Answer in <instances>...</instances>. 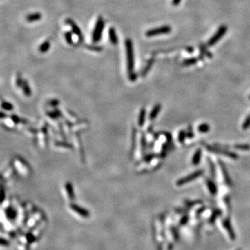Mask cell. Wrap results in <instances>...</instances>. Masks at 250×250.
Wrapping results in <instances>:
<instances>
[{
    "instance_id": "obj_1",
    "label": "cell",
    "mask_w": 250,
    "mask_h": 250,
    "mask_svg": "<svg viewBox=\"0 0 250 250\" xmlns=\"http://www.w3.org/2000/svg\"><path fill=\"white\" fill-rule=\"evenodd\" d=\"M125 52H126V66L128 74V78L132 81L136 79V75L134 72L135 59L134 51H133V42L130 38H126L125 40Z\"/></svg>"
},
{
    "instance_id": "obj_2",
    "label": "cell",
    "mask_w": 250,
    "mask_h": 250,
    "mask_svg": "<svg viewBox=\"0 0 250 250\" xmlns=\"http://www.w3.org/2000/svg\"><path fill=\"white\" fill-rule=\"evenodd\" d=\"M104 25L105 23L104 19L102 16H99L97 20L95 26L92 33V41L93 43H97L101 40Z\"/></svg>"
},
{
    "instance_id": "obj_3",
    "label": "cell",
    "mask_w": 250,
    "mask_h": 250,
    "mask_svg": "<svg viewBox=\"0 0 250 250\" xmlns=\"http://www.w3.org/2000/svg\"><path fill=\"white\" fill-rule=\"evenodd\" d=\"M171 31V28L170 26H163L155 29H149L145 33L147 37H153L159 36V35L168 34Z\"/></svg>"
},
{
    "instance_id": "obj_4",
    "label": "cell",
    "mask_w": 250,
    "mask_h": 250,
    "mask_svg": "<svg viewBox=\"0 0 250 250\" xmlns=\"http://www.w3.org/2000/svg\"><path fill=\"white\" fill-rule=\"evenodd\" d=\"M66 23L71 27L72 31H73V33H75L76 36L78 37L79 43H82L84 41V36H83L81 30L80 29L79 26L76 24L75 21L72 20L71 18H67L66 20Z\"/></svg>"
},
{
    "instance_id": "obj_5",
    "label": "cell",
    "mask_w": 250,
    "mask_h": 250,
    "mask_svg": "<svg viewBox=\"0 0 250 250\" xmlns=\"http://www.w3.org/2000/svg\"><path fill=\"white\" fill-rule=\"evenodd\" d=\"M203 174H204V170H199L198 171L193 172V173L191 174V175L187 176V177L179 179V180L177 182V185L179 186H183V185L186 184L187 183L190 182V181H192L195 180V179H198L199 177H201V176L203 175Z\"/></svg>"
},
{
    "instance_id": "obj_6",
    "label": "cell",
    "mask_w": 250,
    "mask_h": 250,
    "mask_svg": "<svg viewBox=\"0 0 250 250\" xmlns=\"http://www.w3.org/2000/svg\"><path fill=\"white\" fill-rule=\"evenodd\" d=\"M227 26H221L219 28V29H218V32H216L214 36L211 38L210 40H209V43H208V45H209V46H213V45H214L215 44L217 43V42H218L220 40L222 37L224 36V34L227 32Z\"/></svg>"
},
{
    "instance_id": "obj_7",
    "label": "cell",
    "mask_w": 250,
    "mask_h": 250,
    "mask_svg": "<svg viewBox=\"0 0 250 250\" xmlns=\"http://www.w3.org/2000/svg\"><path fill=\"white\" fill-rule=\"evenodd\" d=\"M207 149L208 150L212 151V152L213 153H218V154H224L226 155L227 156H229V157L233 158V159H235V158H238V155L236 154H235V153L233 152H229V151L225 150L224 149L222 148V147H211V146H207Z\"/></svg>"
},
{
    "instance_id": "obj_8",
    "label": "cell",
    "mask_w": 250,
    "mask_h": 250,
    "mask_svg": "<svg viewBox=\"0 0 250 250\" xmlns=\"http://www.w3.org/2000/svg\"><path fill=\"white\" fill-rule=\"evenodd\" d=\"M108 38L110 42L113 45H117L118 43V37L116 33L115 29L114 27H110L108 30Z\"/></svg>"
},
{
    "instance_id": "obj_9",
    "label": "cell",
    "mask_w": 250,
    "mask_h": 250,
    "mask_svg": "<svg viewBox=\"0 0 250 250\" xmlns=\"http://www.w3.org/2000/svg\"><path fill=\"white\" fill-rule=\"evenodd\" d=\"M42 18V15L40 13H33L29 14L26 16V20L29 22H33L36 21L40 20Z\"/></svg>"
},
{
    "instance_id": "obj_10",
    "label": "cell",
    "mask_w": 250,
    "mask_h": 250,
    "mask_svg": "<svg viewBox=\"0 0 250 250\" xmlns=\"http://www.w3.org/2000/svg\"><path fill=\"white\" fill-rule=\"evenodd\" d=\"M206 184L211 194L215 195L218 192V189L213 181L210 180V179H206Z\"/></svg>"
},
{
    "instance_id": "obj_11",
    "label": "cell",
    "mask_w": 250,
    "mask_h": 250,
    "mask_svg": "<svg viewBox=\"0 0 250 250\" xmlns=\"http://www.w3.org/2000/svg\"><path fill=\"white\" fill-rule=\"evenodd\" d=\"M201 158H202V150L199 149L195 153L193 158V164L195 165H198L201 161Z\"/></svg>"
},
{
    "instance_id": "obj_12",
    "label": "cell",
    "mask_w": 250,
    "mask_h": 250,
    "mask_svg": "<svg viewBox=\"0 0 250 250\" xmlns=\"http://www.w3.org/2000/svg\"><path fill=\"white\" fill-rule=\"evenodd\" d=\"M161 105L158 104L156 106H155L154 108H153L152 111H151V114L149 115V119H151V120H153V119H154L156 117V116L158 115V113H159L160 110H161Z\"/></svg>"
},
{
    "instance_id": "obj_13",
    "label": "cell",
    "mask_w": 250,
    "mask_h": 250,
    "mask_svg": "<svg viewBox=\"0 0 250 250\" xmlns=\"http://www.w3.org/2000/svg\"><path fill=\"white\" fill-rule=\"evenodd\" d=\"M50 48V43L48 40L43 42L39 47V51L41 53H46Z\"/></svg>"
},
{
    "instance_id": "obj_14",
    "label": "cell",
    "mask_w": 250,
    "mask_h": 250,
    "mask_svg": "<svg viewBox=\"0 0 250 250\" xmlns=\"http://www.w3.org/2000/svg\"><path fill=\"white\" fill-rule=\"evenodd\" d=\"M85 47L88 50L95 52H100L103 50V47L96 45H86Z\"/></svg>"
},
{
    "instance_id": "obj_15",
    "label": "cell",
    "mask_w": 250,
    "mask_h": 250,
    "mask_svg": "<svg viewBox=\"0 0 250 250\" xmlns=\"http://www.w3.org/2000/svg\"><path fill=\"white\" fill-rule=\"evenodd\" d=\"M153 63H154V59L149 60L148 62H147V65H146V66L145 67V68H144L143 70H142V76H145V75H147V73H148L149 70L151 69V66H152Z\"/></svg>"
},
{
    "instance_id": "obj_16",
    "label": "cell",
    "mask_w": 250,
    "mask_h": 250,
    "mask_svg": "<svg viewBox=\"0 0 250 250\" xmlns=\"http://www.w3.org/2000/svg\"><path fill=\"white\" fill-rule=\"evenodd\" d=\"M65 39L66 41L68 43L69 45H73V33L71 31H66L65 32L64 34Z\"/></svg>"
},
{
    "instance_id": "obj_17",
    "label": "cell",
    "mask_w": 250,
    "mask_h": 250,
    "mask_svg": "<svg viewBox=\"0 0 250 250\" xmlns=\"http://www.w3.org/2000/svg\"><path fill=\"white\" fill-rule=\"evenodd\" d=\"M22 88H23V91L24 93V94L26 95V96H29L31 95V90H30L29 86V84H28V83L26 81H23V83H22Z\"/></svg>"
},
{
    "instance_id": "obj_18",
    "label": "cell",
    "mask_w": 250,
    "mask_h": 250,
    "mask_svg": "<svg viewBox=\"0 0 250 250\" xmlns=\"http://www.w3.org/2000/svg\"><path fill=\"white\" fill-rule=\"evenodd\" d=\"M220 165H221L222 170V172H223V175H224V180H225V181H226L227 184L230 185L231 184V181H230L229 177V175L227 174V172L226 168H225L224 165L223 164H222V163H220Z\"/></svg>"
},
{
    "instance_id": "obj_19",
    "label": "cell",
    "mask_w": 250,
    "mask_h": 250,
    "mask_svg": "<svg viewBox=\"0 0 250 250\" xmlns=\"http://www.w3.org/2000/svg\"><path fill=\"white\" fill-rule=\"evenodd\" d=\"M209 130H210V126L208 124H202L198 127V131L201 133H206Z\"/></svg>"
},
{
    "instance_id": "obj_20",
    "label": "cell",
    "mask_w": 250,
    "mask_h": 250,
    "mask_svg": "<svg viewBox=\"0 0 250 250\" xmlns=\"http://www.w3.org/2000/svg\"><path fill=\"white\" fill-rule=\"evenodd\" d=\"M186 133L184 131H181L180 133H179V137H178V138H179V141L181 142V143H182V142H184L185 138H186Z\"/></svg>"
},
{
    "instance_id": "obj_21",
    "label": "cell",
    "mask_w": 250,
    "mask_h": 250,
    "mask_svg": "<svg viewBox=\"0 0 250 250\" xmlns=\"http://www.w3.org/2000/svg\"><path fill=\"white\" fill-rule=\"evenodd\" d=\"M235 149H241V150H249L250 149V145H237L235 146Z\"/></svg>"
},
{
    "instance_id": "obj_22",
    "label": "cell",
    "mask_w": 250,
    "mask_h": 250,
    "mask_svg": "<svg viewBox=\"0 0 250 250\" xmlns=\"http://www.w3.org/2000/svg\"><path fill=\"white\" fill-rule=\"evenodd\" d=\"M250 126V115L248 116L247 119L244 121L243 125H242V128L243 129H247V128H249Z\"/></svg>"
},
{
    "instance_id": "obj_23",
    "label": "cell",
    "mask_w": 250,
    "mask_h": 250,
    "mask_svg": "<svg viewBox=\"0 0 250 250\" xmlns=\"http://www.w3.org/2000/svg\"><path fill=\"white\" fill-rule=\"evenodd\" d=\"M209 161V166H210V169H211V172H212V175L215 177V166L213 165V162H211V161Z\"/></svg>"
},
{
    "instance_id": "obj_24",
    "label": "cell",
    "mask_w": 250,
    "mask_h": 250,
    "mask_svg": "<svg viewBox=\"0 0 250 250\" xmlns=\"http://www.w3.org/2000/svg\"><path fill=\"white\" fill-rule=\"evenodd\" d=\"M145 110H142L141 111V113H140V120H139V123H140V125H142V124L144 123V119H145Z\"/></svg>"
},
{
    "instance_id": "obj_25",
    "label": "cell",
    "mask_w": 250,
    "mask_h": 250,
    "mask_svg": "<svg viewBox=\"0 0 250 250\" xmlns=\"http://www.w3.org/2000/svg\"><path fill=\"white\" fill-rule=\"evenodd\" d=\"M196 59H190V60H187V61H186V62L185 63V64L186 65H191V64H193V63H196Z\"/></svg>"
},
{
    "instance_id": "obj_26",
    "label": "cell",
    "mask_w": 250,
    "mask_h": 250,
    "mask_svg": "<svg viewBox=\"0 0 250 250\" xmlns=\"http://www.w3.org/2000/svg\"><path fill=\"white\" fill-rule=\"evenodd\" d=\"M181 2V0H173V4L175 5V6H177V5H179V3Z\"/></svg>"
}]
</instances>
